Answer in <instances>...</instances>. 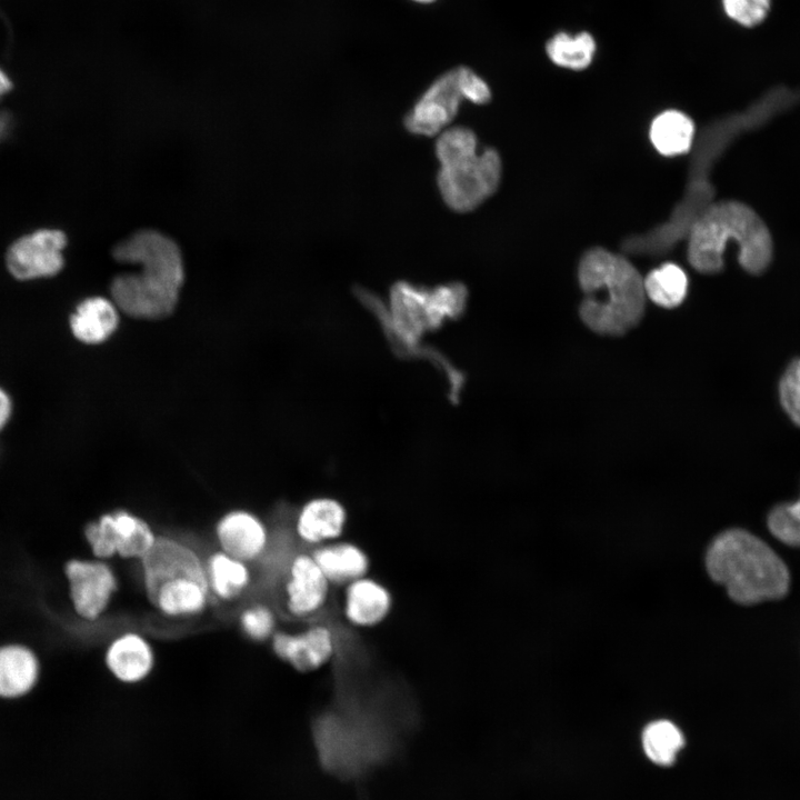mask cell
Listing matches in <instances>:
<instances>
[{
	"label": "cell",
	"instance_id": "cell-1",
	"mask_svg": "<svg viewBox=\"0 0 800 800\" xmlns=\"http://www.w3.org/2000/svg\"><path fill=\"white\" fill-rule=\"evenodd\" d=\"M113 257L140 268L118 274L111 282V299L121 313L138 320H161L176 310L184 269L174 241L158 231L142 230L119 242Z\"/></svg>",
	"mask_w": 800,
	"mask_h": 800
},
{
	"label": "cell",
	"instance_id": "cell-2",
	"mask_svg": "<svg viewBox=\"0 0 800 800\" xmlns=\"http://www.w3.org/2000/svg\"><path fill=\"white\" fill-rule=\"evenodd\" d=\"M706 568L730 599L742 606L781 600L791 587L786 561L764 540L744 529L719 533L707 550Z\"/></svg>",
	"mask_w": 800,
	"mask_h": 800
},
{
	"label": "cell",
	"instance_id": "cell-3",
	"mask_svg": "<svg viewBox=\"0 0 800 800\" xmlns=\"http://www.w3.org/2000/svg\"><path fill=\"white\" fill-rule=\"evenodd\" d=\"M578 280L584 293L580 317L591 330L621 336L640 322L647 298L643 278L626 257L589 249L580 259Z\"/></svg>",
	"mask_w": 800,
	"mask_h": 800
},
{
	"label": "cell",
	"instance_id": "cell-4",
	"mask_svg": "<svg viewBox=\"0 0 800 800\" xmlns=\"http://www.w3.org/2000/svg\"><path fill=\"white\" fill-rule=\"evenodd\" d=\"M687 258L693 269L711 274L724 267L723 252L731 239L739 247V262L750 273L762 272L772 258L768 227L749 206L732 200L709 204L687 233Z\"/></svg>",
	"mask_w": 800,
	"mask_h": 800
},
{
	"label": "cell",
	"instance_id": "cell-5",
	"mask_svg": "<svg viewBox=\"0 0 800 800\" xmlns=\"http://www.w3.org/2000/svg\"><path fill=\"white\" fill-rule=\"evenodd\" d=\"M141 562L147 597L160 613L187 618L206 609L211 598L206 562L190 546L159 536Z\"/></svg>",
	"mask_w": 800,
	"mask_h": 800
},
{
	"label": "cell",
	"instance_id": "cell-6",
	"mask_svg": "<svg viewBox=\"0 0 800 800\" xmlns=\"http://www.w3.org/2000/svg\"><path fill=\"white\" fill-rule=\"evenodd\" d=\"M502 162L496 149L471 154L441 166L437 183L446 204L453 211L468 212L492 196L501 180Z\"/></svg>",
	"mask_w": 800,
	"mask_h": 800
},
{
	"label": "cell",
	"instance_id": "cell-7",
	"mask_svg": "<svg viewBox=\"0 0 800 800\" xmlns=\"http://www.w3.org/2000/svg\"><path fill=\"white\" fill-rule=\"evenodd\" d=\"M84 537L99 559L118 554L141 560L157 539L144 519L124 509L103 513L89 522L84 528Z\"/></svg>",
	"mask_w": 800,
	"mask_h": 800
},
{
	"label": "cell",
	"instance_id": "cell-8",
	"mask_svg": "<svg viewBox=\"0 0 800 800\" xmlns=\"http://www.w3.org/2000/svg\"><path fill=\"white\" fill-rule=\"evenodd\" d=\"M67 238L59 230H39L17 240L8 250L7 267L18 280L56 276L63 267Z\"/></svg>",
	"mask_w": 800,
	"mask_h": 800
},
{
	"label": "cell",
	"instance_id": "cell-9",
	"mask_svg": "<svg viewBox=\"0 0 800 800\" xmlns=\"http://www.w3.org/2000/svg\"><path fill=\"white\" fill-rule=\"evenodd\" d=\"M76 612L87 620L98 619L118 589L117 577L102 560H70L64 567Z\"/></svg>",
	"mask_w": 800,
	"mask_h": 800
},
{
	"label": "cell",
	"instance_id": "cell-10",
	"mask_svg": "<svg viewBox=\"0 0 800 800\" xmlns=\"http://www.w3.org/2000/svg\"><path fill=\"white\" fill-rule=\"evenodd\" d=\"M462 99L457 67L428 87L406 114L403 124L413 134H437L453 120Z\"/></svg>",
	"mask_w": 800,
	"mask_h": 800
},
{
	"label": "cell",
	"instance_id": "cell-11",
	"mask_svg": "<svg viewBox=\"0 0 800 800\" xmlns=\"http://www.w3.org/2000/svg\"><path fill=\"white\" fill-rule=\"evenodd\" d=\"M330 582L311 553H298L288 563L283 580V607L293 618H308L324 606Z\"/></svg>",
	"mask_w": 800,
	"mask_h": 800
},
{
	"label": "cell",
	"instance_id": "cell-12",
	"mask_svg": "<svg viewBox=\"0 0 800 800\" xmlns=\"http://www.w3.org/2000/svg\"><path fill=\"white\" fill-rule=\"evenodd\" d=\"M216 537L223 552L247 563L258 561L270 541L264 522L243 509L224 513L216 524Z\"/></svg>",
	"mask_w": 800,
	"mask_h": 800
},
{
	"label": "cell",
	"instance_id": "cell-13",
	"mask_svg": "<svg viewBox=\"0 0 800 800\" xmlns=\"http://www.w3.org/2000/svg\"><path fill=\"white\" fill-rule=\"evenodd\" d=\"M272 649L278 658L300 672H309L323 667L334 651L331 630L316 624L300 633L274 632Z\"/></svg>",
	"mask_w": 800,
	"mask_h": 800
},
{
	"label": "cell",
	"instance_id": "cell-14",
	"mask_svg": "<svg viewBox=\"0 0 800 800\" xmlns=\"http://www.w3.org/2000/svg\"><path fill=\"white\" fill-rule=\"evenodd\" d=\"M120 310L112 299L92 296L81 300L69 317L71 336L81 344L97 347L117 332Z\"/></svg>",
	"mask_w": 800,
	"mask_h": 800
},
{
	"label": "cell",
	"instance_id": "cell-15",
	"mask_svg": "<svg viewBox=\"0 0 800 800\" xmlns=\"http://www.w3.org/2000/svg\"><path fill=\"white\" fill-rule=\"evenodd\" d=\"M109 671L121 682L137 683L147 678L154 666L150 643L140 634L126 632L117 637L106 652Z\"/></svg>",
	"mask_w": 800,
	"mask_h": 800
},
{
	"label": "cell",
	"instance_id": "cell-16",
	"mask_svg": "<svg viewBox=\"0 0 800 800\" xmlns=\"http://www.w3.org/2000/svg\"><path fill=\"white\" fill-rule=\"evenodd\" d=\"M343 612L353 626L370 628L389 614L392 599L389 590L378 581L362 577L347 584Z\"/></svg>",
	"mask_w": 800,
	"mask_h": 800
},
{
	"label": "cell",
	"instance_id": "cell-17",
	"mask_svg": "<svg viewBox=\"0 0 800 800\" xmlns=\"http://www.w3.org/2000/svg\"><path fill=\"white\" fill-rule=\"evenodd\" d=\"M346 519V511L337 500L318 498L301 508L294 530L301 541L320 544L337 539L343 531Z\"/></svg>",
	"mask_w": 800,
	"mask_h": 800
},
{
	"label": "cell",
	"instance_id": "cell-18",
	"mask_svg": "<svg viewBox=\"0 0 800 800\" xmlns=\"http://www.w3.org/2000/svg\"><path fill=\"white\" fill-rule=\"evenodd\" d=\"M311 556L330 583L349 584L369 570L366 552L350 542L323 544Z\"/></svg>",
	"mask_w": 800,
	"mask_h": 800
},
{
	"label": "cell",
	"instance_id": "cell-19",
	"mask_svg": "<svg viewBox=\"0 0 800 800\" xmlns=\"http://www.w3.org/2000/svg\"><path fill=\"white\" fill-rule=\"evenodd\" d=\"M204 562L211 597L233 601L249 592L252 586L249 563L222 550L211 553Z\"/></svg>",
	"mask_w": 800,
	"mask_h": 800
},
{
	"label": "cell",
	"instance_id": "cell-20",
	"mask_svg": "<svg viewBox=\"0 0 800 800\" xmlns=\"http://www.w3.org/2000/svg\"><path fill=\"white\" fill-rule=\"evenodd\" d=\"M38 673V660L31 650L18 644L0 648V697L26 694L36 684Z\"/></svg>",
	"mask_w": 800,
	"mask_h": 800
},
{
	"label": "cell",
	"instance_id": "cell-21",
	"mask_svg": "<svg viewBox=\"0 0 800 800\" xmlns=\"http://www.w3.org/2000/svg\"><path fill=\"white\" fill-rule=\"evenodd\" d=\"M597 50L594 36L586 30L577 32L559 30L544 43L549 60L559 68L572 71L587 69L593 62Z\"/></svg>",
	"mask_w": 800,
	"mask_h": 800
},
{
	"label": "cell",
	"instance_id": "cell-22",
	"mask_svg": "<svg viewBox=\"0 0 800 800\" xmlns=\"http://www.w3.org/2000/svg\"><path fill=\"white\" fill-rule=\"evenodd\" d=\"M650 140L656 150L666 157L688 152L694 141V123L679 110H666L650 126Z\"/></svg>",
	"mask_w": 800,
	"mask_h": 800
},
{
	"label": "cell",
	"instance_id": "cell-23",
	"mask_svg": "<svg viewBox=\"0 0 800 800\" xmlns=\"http://www.w3.org/2000/svg\"><path fill=\"white\" fill-rule=\"evenodd\" d=\"M646 296L663 308H674L686 298L688 278L681 267L664 263L643 278Z\"/></svg>",
	"mask_w": 800,
	"mask_h": 800
},
{
	"label": "cell",
	"instance_id": "cell-24",
	"mask_svg": "<svg viewBox=\"0 0 800 800\" xmlns=\"http://www.w3.org/2000/svg\"><path fill=\"white\" fill-rule=\"evenodd\" d=\"M642 744L651 761L660 766H670L683 747L684 739L676 724L668 720H657L644 728Z\"/></svg>",
	"mask_w": 800,
	"mask_h": 800
},
{
	"label": "cell",
	"instance_id": "cell-25",
	"mask_svg": "<svg viewBox=\"0 0 800 800\" xmlns=\"http://www.w3.org/2000/svg\"><path fill=\"white\" fill-rule=\"evenodd\" d=\"M769 532L781 543L800 548V497L773 507L767 517Z\"/></svg>",
	"mask_w": 800,
	"mask_h": 800
},
{
	"label": "cell",
	"instance_id": "cell-26",
	"mask_svg": "<svg viewBox=\"0 0 800 800\" xmlns=\"http://www.w3.org/2000/svg\"><path fill=\"white\" fill-rule=\"evenodd\" d=\"M478 139L476 133L462 126L443 131L436 142V156L441 166L477 153Z\"/></svg>",
	"mask_w": 800,
	"mask_h": 800
},
{
	"label": "cell",
	"instance_id": "cell-27",
	"mask_svg": "<svg viewBox=\"0 0 800 800\" xmlns=\"http://www.w3.org/2000/svg\"><path fill=\"white\" fill-rule=\"evenodd\" d=\"M240 628L253 641H263L272 637L276 628V614L263 603H252L240 613Z\"/></svg>",
	"mask_w": 800,
	"mask_h": 800
},
{
	"label": "cell",
	"instance_id": "cell-28",
	"mask_svg": "<svg viewBox=\"0 0 800 800\" xmlns=\"http://www.w3.org/2000/svg\"><path fill=\"white\" fill-rule=\"evenodd\" d=\"M720 2L726 17L744 28L761 24L771 10V0H720Z\"/></svg>",
	"mask_w": 800,
	"mask_h": 800
},
{
	"label": "cell",
	"instance_id": "cell-29",
	"mask_svg": "<svg viewBox=\"0 0 800 800\" xmlns=\"http://www.w3.org/2000/svg\"><path fill=\"white\" fill-rule=\"evenodd\" d=\"M779 394L784 411L800 427V359L793 360L784 371Z\"/></svg>",
	"mask_w": 800,
	"mask_h": 800
},
{
	"label": "cell",
	"instance_id": "cell-30",
	"mask_svg": "<svg viewBox=\"0 0 800 800\" xmlns=\"http://www.w3.org/2000/svg\"><path fill=\"white\" fill-rule=\"evenodd\" d=\"M459 87L462 98L476 103L486 104L491 99L489 84L468 67H458Z\"/></svg>",
	"mask_w": 800,
	"mask_h": 800
},
{
	"label": "cell",
	"instance_id": "cell-31",
	"mask_svg": "<svg viewBox=\"0 0 800 800\" xmlns=\"http://www.w3.org/2000/svg\"><path fill=\"white\" fill-rule=\"evenodd\" d=\"M14 404L9 391L0 384V433L9 426Z\"/></svg>",
	"mask_w": 800,
	"mask_h": 800
},
{
	"label": "cell",
	"instance_id": "cell-32",
	"mask_svg": "<svg viewBox=\"0 0 800 800\" xmlns=\"http://www.w3.org/2000/svg\"><path fill=\"white\" fill-rule=\"evenodd\" d=\"M11 80L7 73L0 68V99L11 89Z\"/></svg>",
	"mask_w": 800,
	"mask_h": 800
},
{
	"label": "cell",
	"instance_id": "cell-33",
	"mask_svg": "<svg viewBox=\"0 0 800 800\" xmlns=\"http://www.w3.org/2000/svg\"><path fill=\"white\" fill-rule=\"evenodd\" d=\"M7 127V122L2 116H0V137L2 133H4Z\"/></svg>",
	"mask_w": 800,
	"mask_h": 800
},
{
	"label": "cell",
	"instance_id": "cell-34",
	"mask_svg": "<svg viewBox=\"0 0 800 800\" xmlns=\"http://www.w3.org/2000/svg\"><path fill=\"white\" fill-rule=\"evenodd\" d=\"M412 1L418 2V3H431L436 0H412Z\"/></svg>",
	"mask_w": 800,
	"mask_h": 800
}]
</instances>
